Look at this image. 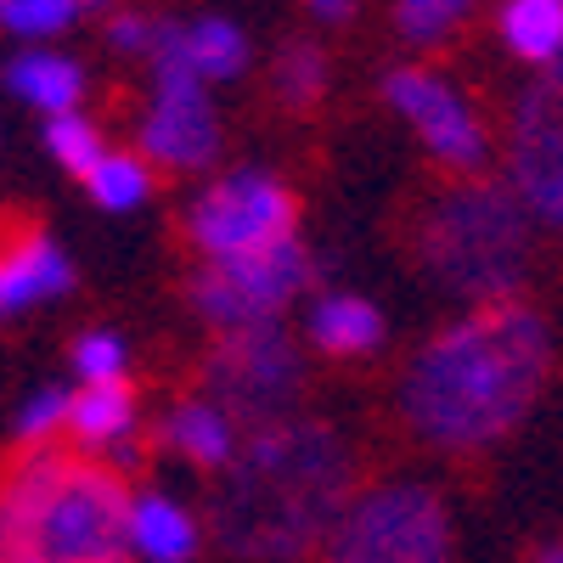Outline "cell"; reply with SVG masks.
<instances>
[{"mask_svg": "<svg viewBox=\"0 0 563 563\" xmlns=\"http://www.w3.org/2000/svg\"><path fill=\"white\" fill-rule=\"evenodd\" d=\"M547 366L552 333L541 310L519 299L474 305L411 355L400 378V417L434 451H485L525 422Z\"/></svg>", "mask_w": 563, "mask_h": 563, "instance_id": "6da1fadb", "label": "cell"}, {"mask_svg": "<svg viewBox=\"0 0 563 563\" xmlns=\"http://www.w3.org/2000/svg\"><path fill=\"white\" fill-rule=\"evenodd\" d=\"M355 496V456L339 429L305 417L265 422L231 456L214 496V536L249 563H294L327 541Z\"/></svg>", "mask_w": 563, "mask_h": 563, "instance_id": "7a4b0ae2", "label": "cell"}, {"mask_svg": "<svg viewBox=\"0 0 563 563\" xmlns=\"http://www.w3.org/2000/svg\"><path fill=\"white\" fill-rule=\"evenodd\" d=\"M0 563H130L124 479L57 445H29L0 474Z\"/></svg>", "mask_w": 563, "mask_h": 563, "instance_id": "3957f363", "label": "cell"}, {"mask_svg": "<svg viewBox=\"0 0 563 563\" xmlns=\"http://www.w3.org/2000/svg\"><path fill=\"white\" fill-rule=\"evenodd\" d=\"M417 265L434 276V288L467 305L512 299L530 265V214L512 186H451L417 225Z\"/></svg>", "mask_w": 563, "mask_h": 563, "instance_id": "277c9868", "label": "cell"}, {"mask_svg": "<svg viewBox=\"0 0 563 563\" xmlns=\"http://www.w3.org/2000/svg\"><path fill=\"white\" fill-rule=\"evenodd\" d=\"M451 507L434 485L384 479L344 501L321 552L327 563H451Z\"/></svg>", "mask_w": 563, "mask_h": 563, "instance_id": "5b68a950", "label": "cell"}, {"mask_svg": "<svg viewBox=\"0 0 563 563\" xmlns=\"http://www.w3.org/2000/svg\"><path fill=\"white\" fill-rule=\"evenodd\" d=\"M294 220H299V203L282 186V175L231 169L192 198L186 238L203 254V265H214V260H243V254H260L282 238H294Z\"/></svg>", "mask_w": 563, "mask_h": 563, "instance_id": "8992f818", "label": "cell"}, {"mask_svg": "<svg viewBox=\"0 0 563 563\" xmlns=\"http://www.w3.org/2000/svg\"><path fill=\"white\" fill-rule=\"evenodd\" d=\"M310 288V254L299 238H282L243 260H214L192 282V310L214 333H243V327H276L299 294Z\"/></svg>", "mask_w": 563, "mask_h": 563, "instance_id": "52a82bcc", "label": "cell"}, {"mask_svg": "<svg viewBox=\"0 0 563 563\" xmlns=\"http://www.w3.org/2000/svg\"><path fill=\"white\" fill-rule=\"evenodd\" d=\"M209 400H220L238 422H282L305 389V361L282 327H243V333H220L209 366H203Z\"/></svg>", "mask_w": 563, "mask_h": 563, "instance_id": "ba28073f", "label": "cell"}, {"mask_svg": "<svg viewBox=\"0 0 563 563\" xmlns=\"http://www.w3.org/2000/svg\"><path fill=\"white\" fill-rule=\"evenodd\" d=\"M507 186L530 220L563 231V57L547 63L512 108Z\"/></svg>", "mask_w": 563, "mask_h": 563, "instance_id": "9c48e42d", "label": "cell"}, {"mask_svg": "<svg viewBox=\"0 0 563 563\" xmlns=\"http://www.w3.org/2000/svg\"><path fill=\"white\" fill-rule=\"evenodd\" d=\"M147 63H153V97L135 130V153L153 169H175V175L209 169L220 153V113L209 85L192 79L175 57H147Z\"/></svg>", "mask_w": 563, "mask_h": 563, "instance_id": "30bf717a", "label": "cell"}, {"mask_svg": "<svg viewBox=\"0 0 563 563\" xmlns=\"http://www.w3.org/2000/svg\"><path fill=\"white\" fill-rule=\"evenodd\" d=\"M384 97H389V108L417 130V141H422V147H429L445 169L474 175V169L485 164V153H490L485 124H479V113L467 108V97H462L445 74H434V68H395V74L384 79Z\"/></svg>", "mask_w": 563, "mask_h": 563, "instance_id": "8fae6325", "label": "cell"}, {"mask_svg": "<svg viewBox=\"0 0 563 563\" xmlns=\"http://www.w3.org/2000/svg\"><path fill=\"white\" fill-rule=\"evenodd\" d=\"M68 288H74V265L45 231H23V238L0 243V321H12L45 299H63Z\"/></svg>", "mask_w": 563, "mask_h": 563, "instance_id": "7c38bea8", "label": "cell"}, {"mask_svg": "<svg viewBox=\"0 0 563 563\" xmlns=\"http://www.w3.org/2000/svg\"><path fill=\"white\" fill-rule=\"evenodd\" d=\"M153 57H175L192 79L225 85L249 68V34L225 18H192V23H158Z\"/></svg>", "mask_w": 563, "mask_h": 563, "instance_id": "4fadbf2b", "label": "cell"}, {"mask_svg": "<svg viewBox=\"0 0 563 563\" xmlns=\"http://www.w3.org/2000/svg\"><path fill=\"white\" fill-rule=\"evenodd\" d=\"M164 445H175L186 462L198 467H231V456L243 451V422L231 417L220 400L198 395V400H180L169 417H164Z\"/></svg>", "mask_w": 563, "mask_h": 563, "instance_id": "5bb4252c", "label": "cell"}, {"mask_svg": "<svg viewBox=\"0 0 563 563\" xmlns=\"http://www.w3.org/2000/svg\"><path fill=\"white\" fill-rule=\"evenodd\" d=\"M198 519L164 490L130 496V558L141 563H192Z\"/></svg>", "mask_w": 563, "mask_h": 563, "instance_id": "9a60e30c", "label": "cell"}, {"mask_svg": "<svg viewBox=\"0 0 563 563\" xmlns=\"http://www.w3.org/2000/svg\"><path fill=\"white\" fill-rule=\"evenodd\" d=\"M305 339L321 355H339V361L372 355V350L384 344V310L372 305V299H361V294H327L305 316Z\"/></svg>", "mask_w": 563, "mask_h": 563, "instance_id": "2e32d148", "label": "cell"}, {"mask_svg": "<svg viewBox=\"0 0 563 563\" xmlns=\"http://www.w3.org/2000/svg\"><path fill=\"white\" fill-rule=\"evenodd\" d=\"M68 434L90 451H124L135 434V389L130 384H79L68 395ZM119 462H135L130 451Z\"/></svg>", "mask_w": 563, "mask_h": 563, "instance_id": "e0dca14e", "label": "cell"}, {"mask_svg": "<svg viewBox=\"0 0 563 563\" xmlns=\"http://www.w3.org/2000/svg\"><path fill=\"white\" fill-rule=\"evenodd\" d=\"M7 90H12L23 108L57 119V113H74V108H79V97H85V68H79L74 57H63V52H18V57L7 63Z\"/></svg>", "mask_w": 563, "mask_h": 563, "instance_id": "ac0fdd59", "label": "cell"}, {"mask_svg": "<svg viewBox=\"0 0 563 563\" xmlns=\"http://www.w3.org/2000/svg\"><path fill=\"white\" fill-rule=\"evenodd\" d=\"M501 40L536 68L563 57V0H501Z\"/></svg>", "mask_w": 563, "mask_h": 563, "instance_id": "d6986e66", "label": "cell"}, {"mask_svg": "<svg viewBox=\"0 0 563 563\" xmlns=\"http://www.w3.org/2000/svg\"><path fill=\"white\" fill-rule=\"evenodd\" d=\"M85 192L113 214H130L153 198V164L141 153H102V164L85 175Z\"/></svg>", "mask_w": 563, "mask_h": 563, "instance_id": "ffe728a7", "label": "cell"}, {"mask_svg": "<svg viewBox=\"0 0 563 563\" xmlns=\"http://www.w3.org/2000/svg\"><path fill=\"white\" fill-rule=\"evenodd\" d=\"M45 153H52L68 175H90L102 164V153H108V141H102V130L90 124L79 108L74 113H57V119H45Z\"/></svg>", "mask_w": 563, "mask_h": 563, "instance_id": "44dd1931", "label": "cell"}, {"mask_svg": "<svg viewBox=\"0 0 563 563\" xmlns=\"http://www.w3.org/2000/svg\"><path fill=\"white\" fill-rule=\"evenodd\" d=\"M321 90H327V57L310 40H294L288 52L276 57V97L288 108H316Z\"/></svg>", "mask_w": 563, "mask_h": 563, "instance_id": "7402d4cb", "label": "cell"}, {"mask_svg": "<svg viewBox=\"0 0 563 563\" xmlns=\"http://www.w3.org/2000/svg\"><path fill=\"white\" fill-rule=\"evenodd\" d=\"M479 0H395V29L406 45H440Z\"/></svg>", "mask_w": 563, "mask_h": 563, "instance_id": "603a6c76", "label": "cell"}, {"mask_svg": "<svg viewBox=\"0 0 563 563\" xmlns=\"http://www.w3.org/2000/svg\"><path fill=\"white\" fill-rule=\"evenodd\" d=\"M0 23L18 40H57L79 23V0H0Z\"/></svg>", "mask_w": 563, "mask_h": 563, "instance_id": "cb8c5ba5", "label": "cell"}, {"mask_svg": "<svg viewBox=\"0 0 563 563\" xmlns=\"http://www.w3.org/2000/svg\"><path fill=\"white\" fill-rule=\"evenodd\" d=\"M74 372H79V384H124V372H130V350L119 333H85L74 344Z\"/></svg>", "mask_w": 563, "mask_h": 563, "instance_id": "d4e9b609", "label": "cell"}, {"mask_svg": "<svg viewBox=\"0 0 563 563\" xmlns=\"http://www.w3.org/2000/svg\"><path fill=\"white\" fill-rule=\"evenodd\" d=\"M68 395L74 389H40V395H29L23 411H18V440L23 445H52V434L68 429Z\"/></svg>", "mask_w": 563, "mask_h": 563, "instance_id": "484cf974", "label": "cell"}, {"mask_svg": "<svg viewBox=\"0 0 563 563\" xmlns=\"http://www.w3.org/2000/svg\"><path fill=\"white\" fill-rule=\"evenodd\" d=\"M108 45H113L119 57H153L158 23L141 18V12H119V18H108Z\"/></svg>", "mask_w": 563, "mask_h": 563, "instance_id": "4316f807", "label": "cell"}, {"mask_svg": "<svg viewBox=\"0 0 563 563\" xmlns=\"http://www.w3.org/2000/svg\"><path fill=\"white\" fill-rule=\"evenodd\" d=\"M305 7H310L321 23H344V18L355 12V0H305Z\"/></svg>", "mask_w": 563, "mask_h": 563, "instance_id": "83f0119b", "label": "cell"}, {"mask_svg": "<svg viewBox=\"0 0 563 563\" xmlns=\"http://www.w3.org/2000/svg\"><path fill=\"white\" fill-rule=\"evenodd\" d=\"M536 563H563V547H552V552H541Z\"/></svg>", "mask_w": 563, "mask_h": 563, "instance_id": "f1b7e54d", "label": "cell"}, {"mask_svg": "<svg viewBox=\"0 0 563 563\" xmlns=\"http://www.w3.org/2000/svg\"><path fill=\"white\" fill-rule=\"evenodd\" d=\"M85 7H113V0H79V12H85Z\"/></svg>", "mask_w": 563, "mask_h": 563, "instance_id": "f546056e", "label": "cell"}]
</instances>
